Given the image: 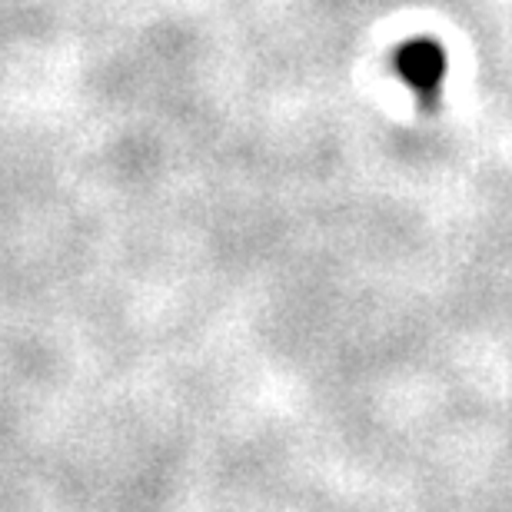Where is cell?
<instances>
[{"mask_svg": "<svg viewBox=\"0 0 512 512\" xmlns=\"http://www.w3.org/2000/svg\"><path fill=\"white\" fill-rule=\"evenodd\" d=\"M443 70H446V57L443 50L429 40H416L399 50V74L413 90H419L426 100L436 94L439 80H443Z\"/></svg>", "mask_w": 512, "mask_h": 512, "instance_id": "cell-1", "label": "cell"}]
</instances>
